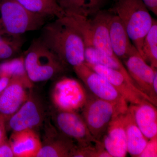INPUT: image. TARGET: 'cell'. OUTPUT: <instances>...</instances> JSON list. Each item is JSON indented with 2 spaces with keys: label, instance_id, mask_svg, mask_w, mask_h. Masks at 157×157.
I'll use <instances>...</instances> for the list:
<instances>
[{
  "label": "cell",
  "instance_id": "cell-30",
  "mask_svg": "<svg viewBox=\"0 0 157 157\" xmlns=\"http://www.w3.org/2000/svg\"><path fill=\"white\" fill-rule=\"evenodd\" d=\"M150 11L157 15V0H142Z\"/></svg>",
  "mask_w": 157,
  "mask_h": 157
},
{
  "label": "cell",
  "instance_id": "cell-22",
  "mask_svg": "<svg viewBox=\"0 0 157 157\" xmlns=\"http://www.w3.org/2000/svg\"><path fill=\"white\" fill-rule=\"evenodd\" d=\"M84 59V63L101 65L120 71L134 82L129 76L124 65L121 61L120 59L117 56H109L92 46H86L85 47Z\"/></svg>",
  "mask_w": 157,
  "mask_h": 157
},
{
  "label": "cell",
  "instance_id": "cell-34",
  "mask_svg": "<svg viewBox=\"0 0 157 157\" xmlns=\"http://www.w3.org/2000/svg\"><path fill=\"white\" fill-rule=\"evenodd\" d=\"M0 77H1V76H0Z\"/></svg>",
  "mask_w": 157,
  "mask_h": 157
},
{
  "label": "cell",
  "instance_id": "cell-18",
  "mask_svg": "<svg viewBox=\"0 0 157 157\" xmlns=\"http://www.w3.org/2000/svg\"><path fill=\"white\" fill-rule=\"evenodd\" d=\"M129 107L144 135L148 139L157 135L156 106L149 101H144L140 104H131Z\"/></svg>",
  "mask_w": 157,
  "mask_h": 157
},
{
  "label": "cell",
  "instance_id": "cell-5",
  "mask_svg": "<svg viewBox=\"0 0 157 157\" xmlns=\"http://www.w3.org/2000/svg\"><path fill=\"white\" fill-rule=\"evenodd\" d=\"M46 17L29 11L17 0H3L0 7V34L21 36L27 32L42 28Z\"/></svg>",
  "mask_w": 157,
  "mask_h": 157
},
{
  "label": "cell",
  "instance_id": "cell-21",
  "mask_svg": "<svg viewBox=\"0 0 157 157\" xmlns=\"http://www.w3.org/2000/svg\"><path fill=\"white\" fill-rule=\"evenodd\" d=\"M0 76L20 82L28 90L32 89L33 86L26 70L24 56L13 58L1 63Z\"/></svg>",
  "mask_w": 157,
  "mask_h": 157
},
{
  "label": "cell",
  "instance_id": "cell-6",
  "mask_svg": "<svg viewBox=\"0 0 157 157\" xmlns=\"http://www.w3.org/2000/svg\"><path fill=\"white\" fill-rule=\"evenodd\" d=\"M81 116L91 135L101 141L113 118L124 113L117 104L102 100L87 92L86 100L82 107Z\"/></svg>",
  "mask_w": 157,
  "mask_h": 157
},
{
  "label": "cell",
  "instance_id": "cell-27",
  "mask_svg": "<svg viewBox=\"0 0 157 157\" xmlns=\"http://www.w3.org/2000/svg\"><path fill=\"white\" fill-rule=\"evenodd\" d=\"M157 157V135L149 139L139 157Z\"/></svg>",
  "mask_w": 157,
  "mask_h": 157
},
{
  "label": "cell",
  "instance_id": "cell-8",
  "mask_svg": "<svg viewBox=\"0 0 157 157\" xmlns=\"http://www.w3.org/2000/svg\"><path fill=\"white\" fill-rule=\"evenodd\" d=\"M87 92L78 81L63 77L54 85L51 99L55 108L62 111L76 112L82 109L86 100Z\"/></svg>",
  "mask_w": 157,
  "mask_h": 157
},
{
  "label": "cell",
  "instance_id": "cell-33",
  "mask_svg": "<svg viewBox=\"0 0 157 157\" xmlns=\"http://www.w3.org/2000/svg\"><path fill=\"white\" fill-rule=\"evenodd\" d=\"M114 1H116V0H114Z\"/></svg>",
  "mask_w": 157,
  "mask_h": 157
},
{
  "label": "cell",
  "instance_id": "cell-31",
  "mask_svg": "<svg viewBox=\"0 0 157 157\" xmlns=\"http://www.w3.org/2000/svg\"><path fill=\"white\" fill-rule=\"evenodd\" d=\"M10 78L5 76L0 77V94L4 90L10 82Z\"/></svg>",
  "mask_w": 157,
  "mask_h": 157
},
{
  "label": "cell",
  "instance_id": "cell-23",
  "mask_svg": "<svg viewBox=\"0 0 157 157\" xmlns=\"http://www.w3.org/2000/svg\"><path fill=\"white\" fill-rule=\"evenodd\" d=\"M29 11L47 17H64L65 13L56 0H17Z\"/></svg>",
  "mask_w": 157,
  "mask_h": 157
},
{
  "label": "cell",
  "instance_id": "cell-19",
  "mask_svg": "<svg viewBox=\"0 0 157 157\" xmlns=\"http://www.w3.org/2000/svg\"><path fill=\"white\" fill-rule=\"evenodd\" d=\"M125 121L128 153L131 156L139 157L149 139L137 126L132 109L129 107L125 113Z\"/></svg>",
  "mask_w": 157,
  "mask_h": 157
},
{
  "label": "cell",
  "instance_id": "cell-16",
  "mask_svg": "<svg viewBox=\"0 0 157 157\" xmlns=\"http://www.w3.org/2000/svg\"><path fill=\"white\" fill-rule=\"evenodd\" d=\"M9 140L15 157H36L42 146L33 129L12 132Z\"/></svg>",
  "mask_w": 157,
  "mask_h": 157
},
{
  "label": "cell",
  "instance_id": "cell-7",
  "mask_svg": "<svg viewBox=\"0 0 157 157\" xmlns=\"http://www.w3.org/2000/svg\"><path fill=\"white\" fill-rule=\"evenodd\" d=\"M77 76L98 98L115 104L124 113L128 109V103L107 79L88 67L84 63L73 68Z\"/></svg>",
  "mask_w": 157,
  "mask_h": 157
},
{
  "label": "cell",
  "instance_id": "cell-14",
  "mask_svg": "<svg viewBox=\"0 0 157 157\" xmlns=\"http://www.w3.org/2000/svg\"><path fill=\"white\" fill-rule=\"evenodd\" d=\"M48 128L36 157H72L77 145L75 141L52 126Z\"/></svg>",
  "mask_w": 157,
  "mask_h": 157
},
{
  "label": "cell",
  "instance_id": "cell-25",
  "mask_svg": "<svg viewBox=\"0 0 157 157\" xmlns=\"http://www.w3.org/2000/svg\"><path fill=\"white\" fill-rule=\"evenodd\" d=\"M23 42L21 36H9L0 34V61L16 56L21 50Z\"/></svg>",
  "mask_w": 157,
  "mask_h": 157
},
{
  "label": "cell",
  "instance_id": "cell-24",
  "mask_svg": "<svg viewBox=\"0 0 157 157\" xmlns=\"http://www.w3.org/2000/svg\"><path fill=\"white\" fill-rule=\"evenodd\" d=\"M141 57L152 67L157 68V22L154 19L152 25L147 34L142 47Z\"/></svg>",
  "mask_w": 157,
  "mask_h": 157
},
{
  "label": "cell",
  "instance_id": "cell-26",
  "mask_svg": "<svg viewBox=\"0 0 157 157\" xmlns=\"http://www.w3.org/2000/svg\"><path fill=\"white\" fill-rule=\"evenodd\" d=\"M72 157H112L102 142L85 147L77 145Z\"/></svg>",
  "mask_w": 157,
  "mask_h": 157
},
{
  "label": "cell",
  "instance_id": "cell-12",
  "mask_svg": "<svg viewBox=\"0 0 157 157\" xmlns=\"http://www.w3.org/2000/svg\"><path fill=\"white\" fill-rule=\"evenodd\" d=\"M123 61L129 76L136 86L148 96L153 104L156 106L154 102L152 84L155 73L157 72V69L148 65L137 49L123 60Z\"/></svg>",
  "mask_w": 157,
  "mask_h": 157
},
{
  "label": "cell",
  "instance_id": "cell-28",
  "mask_svg": "<svg viewBox=\"0 0 157 157\" xmlns=\"http://www.w3.org/2000/svg\"><path fill=\"white\" fill-rule=\"evenodd\" d=\"M0 157H14L12 147L8 138L0 144Z\"/></svg>",
  "mask_w": 157,
  "mask_h": 157
},
{
  "label": "cell",
  "instance_id": "cell-9",
  "mask_svg": "<svg viewBox=\"0 0 157 157\" xmlns=\"http://www.w3.org/2000/svg\"><path fill=\"white\" fill-rule=\"evenodd\" d=\"M52 118L59 132L73 139L78 146L85 147L101 142L94 138L82 116L77 112L55 109L52 111Z\"/></svg>",
  "mask_w": 157,
  "mask_h": 157
},
{
  "label": "cell",
  "instance_id": "cell-20",
  "mask_svg": "<svg viewBox=\"0 0 157 157\" xmlns=\"http://www.w3.org/2000/svg\"><path fill=\"white\" fill-rule=\"evenodd\" d=\"M66 14L88 17L101 11L105 0H56ZM65 14V15H66Z\"/></svg>",
  "mask_w": 157,
  "mask_h": 157
},
{
  "label": "cell",
  "instance_id": "cell-13",
  "mask_svg": "<svg viewBox=\"0 0 157 157\" xmlns=\"http://www.w3.org/2000/svg\"><path fill=\"white\" fill-rule=\"evenodd\" d=\"M125 113L117 114L113 118L101 140L104 148L112 157H124L128 153Z\"/></svg>",
  "mask_w": 157,
  "mask_h": 157
},
{
  "label": "cell",
  "instance_id": "cell-2",
  "mask_svg": "<svg viewBox=\"0 0 157 157\" xmlns=\"http://www.w3.org/2000/svg\"><path fill=\"white\" fill-rule=\"evenodd\" d=\"M111 12L123 24L128 36L137 51L142 55L144 38L152 25L154 19L142 0H116Z\"/></svg>",
  "mask_w": 157,
  "mask_h": 157
},
{
  "label": "cell",
  "instance_id": "cell-1",
  "mask_svg": "<svg viewBox=\"0 0 157 157\" xmlns=\"http://www.w3.org/2000/svg\"><path fill=\"white\" fill-rule=\"evenodd\" d=\"M39 40L67 65L73 68L85 62V44L78 31L63 17L43 26Z\"/></svg>",
  "mask_w": 157,
  "mask_h": 157
},
{
  "label": "cell",
  "instance_id": "cell-29",
  "mask_svg": "<svg viewBox=\"0 0 157 157\" xmlns=\"http://www.w3.org/2000/svg\"><path fill=\"white\" fill-rule=\"evenodd\" d=\"M6 124L5 121L2 118L0 117V144L7 139Z\"/></svg>",
  "mask_w": 157,
  "mask_h": 157
},
{
  "label": "cell",
  "instance_id": "cell-11",
  "mask_svg": "<svg viewBox=\"0 0 157 157\" xmlns=\"http://www.w3.org/2000/svg\"><path fill=\"white\" fill-rule=\"evenodd\" d=\"M84 63L109 82L128 103L137 104L147 101L153 104L149 97L142 92L132 80L121 72L101 65Z\"/></svg>",
  "mask_w": 157,
  "mask_h": 157
},
{
  "label": "cell",
  "instance_id": "cell-4",
  "mask_svg": "<svg viewBox=\"0 0 157 157\" xmlns=\"http://www.w3.org/2000/svg\"><path fill=\"white\" fill-rule=\"evenodd\" d=\"M25 64L31 81H47L64 73L67 66L39 39L32 42L25 53Z\"/></svg>",
  "mask_w": 157,
  "mask_h": 157
},
{
  "label": "cell",
  "instance_id": "cell-17",
  "mask_svg": "<svg viewBox=\"0 0 157 157\" xmlns=\"http://www.w3.org/2000/svg\"><path fill=\"white\" fill-rule=\"evenodd\" d=\"M109 31L111 47L119 59H124L136 49L131 43L123 24L115 14L111 13L110 15Z\"/></svg>",
  "mask_w": 157,
  "mask_h": 157
},
{
  "label": "cell",
  "instance_id": "cell-15",
  "mask_svg": "<svg viewBox=\"0 0 157 157\" xmlns=\"http://www.w3.org/2000/svg\"><path fill=\"white\" fill-rule=\"evenodd\" d=\"M27 88L20 82L10 79L9 85L0 94V117L6 123L29 98Z\"/></svg>",
  "mask_w": 157,
  "mask_h": 157
},
{
  "label": "cell",
  "instance_id": "cell-32",
  "mask_svg": "<svg viewBox=\"0 0 157 157\" xmlns=\"http://www.w3.org/2000/svg\"><path fill=\"white\" fill-rule=\"evenodd\" d=\"M3 0H0V7H1V5H2V3Z\"/></svg>",
  "mask_w": 157,
  "mask_h": 157
},
{
  "label": "cell",
  "instance_id": "cell-10",
  "mask_svg": "<svg viewBox=\"0 0 157 157\" xmlns=\"http://www.w3.org/2000/svg\"><path fill=\"white\" fill-rule=\"evenodd\" d=\"M45 113L41 101L30 92L27 100L6 122V129L12 132L35 130L42 124Z\"/></svg>",
  "mask_w": 157,
  "mask_h": 157
},
{
  "label": "cell",
  "instance_id": "cell-3",
  "mask_svg": "<svg viewBox=\"0 0 157 157\" xmlns=\"http://www.w3.org/2000/svg\"><path fill=\"white\" fill-rule=\"evenodd\" d=\"M111 11L101 10L93 19L74 14H66L63 18L78 31L85 47L92 46L104 54L116 56L110 44L109 21Z\"/></svg>",
  "mask_w": 157,
  "mask_h": 157
}]
</instances>
